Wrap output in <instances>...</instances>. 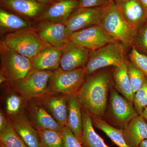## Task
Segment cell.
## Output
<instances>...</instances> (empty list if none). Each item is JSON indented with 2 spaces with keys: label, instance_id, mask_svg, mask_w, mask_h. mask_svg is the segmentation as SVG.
I'll return each mask as SVG.
<instances>
[{
  "label": "cell",
  "instance_id": "1",
  "mask_svg": "<svg viewBox=\"0 0 147 147\" xmlns=\"http://www.w3.org/2000/svg\"><path fill=\"white\" fill-rule=\"evenodd\" d=\"M113 77L107 71L96 72L87 76L76 96L82 108L92 117L102 118L107 109Z\"/></svg>",
  "mask_w": 147,
  "mask_h": 147
},
{
  "label": "cell",
  "instance_id": "2",
  "mask_svg": "<svg viewBox=\"0 0 147 147\" xmlns=\"http://www.w3.org/2000/svg\"><path fill=\"white\" fill-rule=\"evenodd\" d=\"M100 26L110 36L125 47H132L137 31L126 22L116 6L110 0L102 6Z\"/></svg>",
  "mask_w": 147,
  "mask_h": 147
},
{
  "label": "cell",
  "instance_id": "3",
  "mask_svg": "<svg viewBox=\"0 0 147 147\" xmlns=\"http://www.w3.org/2000/svg\"><path fill=\"white\" fill-rule=\"evenodd\" d=\"M125 48L121 42L116 41L90 50L88 61L84 67L86 77L101 69L119 65L125 58Z\"/></svg>",
  "mask_w": 147,
  "mask_h": 147
},
{
  "label": "cell",
  "instance_id": "4",
  "mask_svg": "<svg viewBox=\"0 0 147 147\" xmlns=\"http://www.w3.org/2000/svg\"><path fill=\"white\" fill-rule=\"evenodd\" d=\"M53 71L31 70L24 78L4 83L9 89L25 96L38 98L46 94Z\"/></svg>",
  "mask_w": 147,
  "mask_h": 147
},
{
  "label": "cell",
  "instance_id": "5",
  "mask_svg": "<svg viewBox=\"0 0 147 147\" xmlns=\"http://www.w3.org/2000/svg\"><path fill=\"white\" fill-rule=\"evenodd\" d=\"M84 68L63 71L59 68L53 71L46 94H57L67 96L76 95L86 79Z\"/></svg>",
  "mask_w": 147,
  "mask_h": 147
},
{
  "label": "cell",
  "instance_id": "6",
  "mask_svg": "<svg viewBox=\"0 0 147 147\" xmlns=\"http://www.w3.org/2000/svg\"><path fill=\"white\" fill-rule=\"evenodd\" d=\"M1 72L7 81L24 78L32 70L31 60L8 47L2 40L0 42Z\"/></svg>",
  "mask_w": 147,
  "mask_h": 147
},
{
  "label": "cell",
  "instance_id": "7",
  "mask_svg": "<svg viewBox=\"0 0 147 147\" xmlns=\"http://www.w3.org/2000/svg\"><path fill=\"white\" fill-rule=\"evenodd\" d=\"M2 40L12 50L31 60L46 47L34 29L5 35Z\"/></svg>",
  "mask_w": 147,
  "mask_h": 147
},
{
  "label": "cell",
  "instance_id": "8",
  "mask_svg": "<svg viewBox=\"0 0 147 147\" xmlns=\"http://www.w3.org/2000/svg\"><path fill=\"white\" fill-rule=\"evenodd\" d=\"M34 29L46 47L60 50L70 40L64 24L39 20L34 22Z\"/></svg>",
  "mask_w": 147,
  "mask_h": 147
},
{
  "label": "cell",
  "instance_id": "9",
  "mask_svg": "<svg viewBox=\"0 0 147 147\" xmlns=\"http://www.w3.org/2000/svg\"><path fill=\"white\" fill-rule=\"evenodd\" d=\"M109 110L113 123L124 128L129 121L139 115L133 102H130L113 87L110 91Z\"/></svg>",
  "mask_w": 147,
  "mask_h": 147
},
{
  "label": "cell",
  "instance_id": "10",
  "mask_svg": "<svg viewBox=\"0 0 147 147\" xmlns=\"http://www.w3.org/2000/svg\"><path fill=\"white\" fill-rule=\"evenodd\" d=\"M70 40L90 51L118 41L108 34L100 25H95L76 32L71 34Z\"/></svg>",
  "mask_w": 147,
  "mask_h": 147
},
{
  "label": "cell",
  "instance_id": "11",
  "mask_svg": "<svg viewBox=\"0 0 147 147\" xmlns=\"http://www.w3.org/2000/svg\"><path fill=\"white\" fill-rule=\"evenodd\" d=\"M102 7H79L74 11L64 23L70 37L76 32L95 25H100Z\"/></svg>",
  "mask_w": 147,
  "mask_h": 147
},
{
  "label": "cell",
  "instance_id": "12",
  "mask_svg": "<svg viewBox=\"0 0 147 147\" xmlns=\"http://www.w3.org/2000/svg\"><path fill=\"white\" fill-rule=\"evenodd\" d=\"M0 5L34 23L40 20L49 5L36 0H0Z\"/></svg>",
  "mask_w": 147,
  "mask_h": 147
},
{
  "label": "cell",
  "instance_id": "13",
  "mask_svg": "<svg viewBox=\"0 0 147 147\" xmlns=\"http://www.w3.org/2000/svg\"><path fill=\"white\" fill-rule=\"evenodd\" d=\"M60 51L59 68L63 71H70L84 68L88 61L90 50L70 40Z\"/></svg>",
  "mask_w": 147,
  "mask_h": 147
},
{
  "label": "cell",
  "instance_id": "14",
  "mask_svg": "<svg viewBox=\"0 0 147 147\" xmlns=\"http://www.w3.org/2000/svg\"><path fill=\"white\" fill-rule=\"evenodd\" d=\"M122 16L138 30L147 22V13L140 0H117L115 2Z\"/></svg>",
  "mask_w": 147,
  "mask_h": 147
},
{
  "label": "cell",
  "instance_id": "15",
  "mask_svg": "<svg viewBox=\"0 0 147 147\" xmlns=\"http://www.w3.org/2000/svg\"><path fill=\"white\" fill-rule=\"evenodd\" d=\"M38 98L43 107L62 127L67 126V96L57 94H46Z\"/></svg>",
  "mask_w": 147,
  "mask_h": 147
},
{
  "label": "cell",
  "instance_id": "16",
  "mask_svg": "<svg viewBox=\"0 0 147 147\" xmlns=\"http://www.w3.org/2000/svg\"><path fill=\"white\" fill-rule=\"evenodd\" d=\"M79 7L77 0H56L48 5L40 20L64 24Z\"/></svg>",
  "mask_w": 147,
  "mask_h": 147
},
{
  "label": "cell",
  "instance_id": "17",
  "mask_svg": "<svg viewBox=\"0 0 147 147\" xmlns=\"http://www.w3.org/2000/svg\"><path fill=\"white\" fill-rule=\"evenodd\" d=\"M9 124L28 147H41L36 129L24 115L10 117Z\"/></svg>",
  "mask_w": 147,
  "mask_h": 147
},
{
  "label": "cell",
  "instance_id": "18",
  "mask_svg": "<svg viewBox=\"0 0 147 147\" xmlns=\"http://www.w3.org/2000/svg\"><path fill=\"white\" fill-rule=\"evenodd\" d=\"M34 23L3 7L0 9V32L6 35L11 33L34 29Z\"/></svg>",
  "mask_w": 147,
  "mask_h": 147
},
{
  "label": "cell",
  "instance_id": "19",
  "mask_svg": "<svg viewBox=\"0 0 147 147\" xmlns=\"http://www.w3.org/2000/svg\"><path fill=\"white\" fill-rule=\"evenodd\" d=\"M60 50L46 47L31 60L32 70L54 71L59 68Z\"/></svg>",
  "mask_w": 147,
  "mask_h": 147
},
{
  "label": "cell",
  "instance_id": "20",
  "mask_svg": "<svg viewBox=\"0 0 147 147\" xmlns=\"http://www.w3.org/2000/svg\"><path fill=\"white\" fill-rule=\"evenodd\" d=\"M127 61L125 58L121 64L113 67L112 77L116 90L133 103L135 94L129 77Z\"/></svg>",
  "mask_w": 147,
  "mask_h": 147
},
{
  "label": "cell",
  "instance_id": "21",
  "mask_svg": "<svg viewBox=\"0 0 147 147\" xmlns=\"http://www.w3.org/2000/svg\"><path fill=\"white\" fill-rule=\"evenodd\" d=\"M30 113L35 125V128L53 129L61 132L62 127L38 100H32L30 103Z\"/></svg>",
  "mask_w": 147,
  "mask_h": 147
},
{
  "label": "cell",
  "instance_id": "22",
  "mask_svg": "<svg viewBox=\"0 0 147 147\" xmlns=\"http://www.w3.org/2000/svg\"><path fill=\"white\" fill-rule=\"evenodd\" d=\"M68 117L67 126L82 143L83 133L82 107L76 95L67 96Z\"/></svg>",
  "mask_w": 147,
  "mask_h": 147
},
{
  "label": "cell",
  "instance_id": "23",
  "mask_svg": "<svg viewBox=\"0 0 147 147\" xmlns=\"http://www.w3.org/2000/svg\"><path fill=\"white\" fill-rule=\"evenodd\" d=\"M123 129L127 139L133 147H138L142 141L147 139V123L142 115L131 120Z\"/></svg>",
  "mask_w": 147,
  "mask_h": 147
},
{
  "label": "cell",
  "instance_id": "24",
  "mask_svg": "<svg viewBox=\"0 0 147 147\" xmlns=\"http://www.w3.org/2000/svg\"><path fill=\"white\" fill-rule=\"evenodd\" d=\"M83 133L82 144L84 147H110L95 131L91 117L89 113L82 108Z\"/></svg>",
  "mask_w": 147,
  "mask_h": 147
},
{
  "label": "cell",
  "instance_id": "25",
  "mask_svg": "<svg viewBox=\"0 0 147 147\" xmlns=\"http://www.w3.org/2000/svg\"><path fill=\"white\" fill-rule=\"evenodd\" d=\"M91 119L94 126L103 131L119 147H133L127 139L123 129L115 128L101 118L91 117Z\"/></svg>",
  "mask_w": 147,
  "mask_h": 147
},
{
  "label": "cell",
  "instance_id": "26",
  "mask_svg": "<svg viewBox=\"0 0 147 147\" xmlns=\"http://www.w3.org/2000/svg\"><path fill=\"white\" fill-rule=\"evenodd\" d=\"M41 147H63V140L60 131L40 128H36Z\"/></svg>",
  "mask_w": 147,
  "mask_h": 147
},
{
  "label": "cell",
  "instance_id": "27",
  "mask_svg": "<svg viewBox=\"0 0 147 147\" xmlns=\"http://www.w3.org/2000/svg\"><path fill=\"white\" fill-rule=\"evenodd\" d=\"M127 70L131 87L135 94L145 83L146 76L141 68L130 60L127 61Z\"/></svg>",
  "mask_w": 147,
  "mask_h": 147
},
{
  "label": "cell",
  "instance_id": "28",
  "mask_svg": "<svg viewBox=\"0 0 147 147\" xmlns=\"http://www.w3.org/2000/svg\"><path fill=\"white\" fill-rule=\"evenodd\" d=\"M0 140L1 144L5 147H28L11 125L0 134Z\"/></svg>",
  "mask_w": 147,
  "mask_h": 147
},
{
  "label": "cell",
  "instance_id": "29",
  "mask_svg": "<svg viewBox=\"0 0 147 147\" xmlns=\"http://www.w3.org/2000/svg\"><path fill=\"white\" fill-rule=\"evenodd\" d=\"M133 104L138 115H142L147 106V76L145 83L134 94Z\"/></svg>",
  "mask_w": 147,
  "mask_h": 147
},
{
  "label": "cell",
  "instance_id": "30",
  "mask_svg": "<svg viewBox=\"0 0 147 147\" xmlns=\"http://www.w3.org/2000/svg\"><path fill=\"white\" fill-rule=\"evenodd\" d=\"M23 103V99L20 96L15 94L9 95L6 100V109L7 114L10 117L19 115Z\"/></svg>",
  "mask_w": 147,
  "mask_h": 147
},
{
  "label": "cell",
  "instance_id": "31",
  "mask_svg": "<svg viewBox=\"0 0 147 147\" xmlns=\"http://www.w3.org/2000/svg\"><path fill=\"white\" fill-rule=\"evenodd\" d=\"M132 47L139 53L147 55V22L137 31Z\"/></svg>",
  "mask_w": 147,
  "mask_h": 147
},
{
  "label": "cell",
  "instance_id": "32",
  "mask_svg": "<svg viewBox=\"0 0 147 147\" xmlns=\"http://www.w3.org/2000/svg\"><path fill=\"white\" fill-rule=\"evenodd\" d=\"M129 57V60L141 68L147 76V55L139 53L132 47Z\"/></svg>",
  "mask_w": 147,
  "mask_h": 147
},
{
  "label": "cell",
  "instance_id": "33",
  "mask_svg": "<svg viewBox=\"0 0 147 147\" xmlns=\"http://www.w3.org/2000/svg\"><path fill=\"white\" fill-rule=\"evenodd\" d=\"M63 140V147H84L67 126L63 127L61 131Z\"/></svg>",
  "mask_w": 147,
  "mask_h": 147
},
{
  "label": "cell",
  "instance_id": "34",
  "mask_svg": "<svg viewBox=\"0 0 147 147\" xmlns=\"http://www.w3.org/2000/svg\"><path fill=\"white\" fill-rule=\"evenodd\" d=\"M79 7H94L103 6L109 2L110 0H77Z\"/></svg>",
  "mask_w": 147,
  "mask_h": 147
},
{
  "label": "cell",
  "instance_id": "35",
  "mask_svg": "<svg viewBox=\"0 0 147 147\" xmlns=\"http://www.w3.org/2000/svg\"><path fill=\"white\" fill-rule=\"evenodd\" d=\"M8 120L6 118L4 114L1 110L0 112V134L3 133L10 127Z\"/></svg>",
  "mask_w": 147,
  "mask_h": 147
},
{
  "label": "cell",
  "instance_id": "36",
  "mask_svg": "<svg viewBox=\"0 0 147 147\" xmlns=\"http://www.w3.org/2000/svg\"><path fill=\"white\" fill-rule=\"evenodd\" d=\"M39 2L46 5H50L53 3L56 0H36Z\"/></svg>",
  "mask_w": 147,
  "mask_h": 147
},
{
  "label": "cell",
  "instance_id": "37",
  "mask_svg": "<svg viewBox=\"0 0 147 147\" xmlns=\"http://www.w3.org/2000/svg\"><path fill=\"white\" fill-rule=\"evenodd\" d=\"M142 116L147 122V106L143 111Z\"/></svg>",
  "mask_w": 147,
  "mask_h": 147
},
{
  "label": "cell",
  "instance_id": "38",
  "mask_svg": "<svg viewBox=\"0 0 147 147\" xmlns=\"http://www.w3.org/2000/svg\"><path fill=\"white\" fill-rule=\"evenodd\" d=\"M138 147H147V139L142 141Z\"/></svg>",
  "mask_w": 147,
  "mask_h": 147
},
{
  "label": "cell",
  "instance_id": "39",
  "mask_svg": "<svg viewBox=\"0 0 147 147\" xmlns=\"http://www.w3.org/2000/svg\"><path fill=\"white\" fill-rule=\"evenodd\" d=\"M142 2V4L144 7L147 13V0H140Z\"/></svg>",
  "mask_w": 147,
  "mask_h": 147
},
{
  "label": "cell",
  "instance_id": "40",
  "mask_svg": "<svg viewBox=\"0 0 147 147\" xmlns=\"http://www.w3.org/2000/svg\"><path fill=\"white\" fill-rule=\"evenodd\" d=\"M1 147H5L2 144H1Z\"/></svg>",
  "mask_w": 147,
  "mask_h": 147
},
{
  "label": "cell",
  "instance_id": "41",
  "mask_svg": "<svg viewBox=\"0 0 147 147\" xmlns=\"http://www.w3.org/2000/svg\"><path fill=\"white\" fill-rule=\"evenodd\" d=\"M111 1H113L115 2L116 1H117V0H111Z\"/></svg>",
  "mask_w": 147,
  "mask_h": 147
}]
</instances>
